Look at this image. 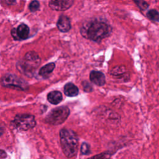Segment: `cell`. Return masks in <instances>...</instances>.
Here are the masks:
<instances>
[{
	"label": "cell",
	"mask_w": 159,
	"mask_h": 159,
	"mask_svg": "<svg viewBox=\"0 0 159 159\" xmlns=\"http://www.w3.org/2000/svg\"><path fill=\"white\" fill-rule=\"evenodd\" d=\"M111 32L112 27L110 25L97 20L90 22L81 29V34L83 37L98 43L109 36Z\"/></svg>",
	"instance_id": "1"
},
{
	"label": "cell",
	"mask_w": 159,
	"mask_h": 159,
	"mask_svg": "<svg viewBox=\"0 0 159 159\" xmlns=\"http://www.w3.org/2000/svg\"><path fill=\"white\" fill-rule=\"evenodd\" d=\"M60 144L64 154L68 158H73L78 150V139L76 134L71 129H62L59 132Z\"/></svg>",
	"instance_id": "2"
},
{
	"label": "cell",
	"mask_w": 159,
	"mask_h": 159,
	"mask_svg": "<svg viewBox=\"0 0 159 159\" xmlns=\"http://www.w3.org/2000/svg\"><path fill=\"white\" fill-rule=\"evenodd\" d=\"M40 62L41 59L38 54L34 51H30L17 62V68L20 72L30 77L35 72Z\"/></svg>",
	"instance_id": "3"
},
{
	"label": "cell",
	"mask_w": 159,
	"mask_h": 159,
	"mask_svg": "<svg viewBox=\"0 0 159 159\" xmlns=\"http://www.w3.org/2000/svg\"><path fill=\"white\" fill-rule=\"evenodd\" d=\"M70 109L66 106H60L53 109L46 116L45 120L47 123L57 125L64 122L70 114Z\"/></svg>",
	"instance_id": "4"
},
{
	"label": "cell",
	"mask_w": 159,
	"mask_h": 159,
	"mask_svg": "<svg viewBox=\"0 0 159 159\" xmlns=\"http://www.w3.org/2000/svg\"><path fill=\"white\" fill-rule=\"evenodd\" d=\"M11 125L19 130H28L35 126L36 120L32 114H19L11 121Z\"/></svg>",
	"instance_id": "5"
},
{
	"label": "cell",
	"mask_w": 159,
	"mask_h": 159,
	"mask_svg": "<svg viewBox=\"0 0 159 159\" xmlns=\"http://www.w3.org/2000/svg\"><path fill=\"white\" fill-rule=\"evenodd\" d=\"M1 83L2 86L17 88L20 90H27L29 88V85L26 81L12 74L4 75L1 78Z\"/></svg>",
	"instance_id": "6"
},
{
	"label": "cell",
	"mask_w": 159,
	"mask_h": 159,
	"mask_svg": "<svg viewBox=\"0 0 159 159\" xmlns=\"http://www.w3.org/2000/svg\"><path fill=\"white\" fill-rule=\"evenodd\" d=\"M74 1L71 0H61V1H50L48 3L49 7L53 10L57 11H66L73 4Z\"/></svg>",
	"instance_id": "7"
},
{
	"label": "cell",
	"mask_w": 159,
	"mask_h": 159,
	"mask_svg": "<svg viewBox=\"0 0 159 159\" xmlns=\"http://www.w3.org/2000/svg\"><path fill=\"white\" fill-rule=\"evenodd\" d=\"M57 26L60 32H67L71 29L70 19L65 15H61L58 19Z\"/></svg>",
	"instance_id": "8"
},
{
	"label": "cell",
	"mask_w": 159,
	"mask_h": 159,
	"mask_svg": "<svg viewBox=\"0 0 159 159\" xmlns=\"http://www.w3.org/2000/svg\"><path fill=\"white\" fill-rule=\"evenodd\" d=\"M90 81L97 86H103L106 83V78L104 75L101 71H92L89 74Z\"/></svg>",
	"instance_id": "9"
},
{
	"label": "cell",
	"mask_w": 159,
	"mask_h": 159,
	"mask_svg": "<svg viewBox=\"0 0 159 159\" xmlns=\"http://www.w3.org/2000/svg\"><path fill=\"white\" fill-rule=\"evenodd\" d=\"M110 74L119 79L128 80L129 74L126 73V68L124 66H116L111 71Z\"/></svg>",
	"instance_id": "10"
},
{
	"label": "cell",
	"mask_w": 159,
	"mask_h": 159,
	"mask_svg": "<svg viewBox=\"0 0 159 159\" xmlns=\"http://www.w3.org/2000/svg\"><path fill=\"white\" fill-rule=\"evenodd\" d=\"M64 93L69 97H74L78 94L79 89L78 87L72 83H66L64 86Z\"/></svg>",
	"instance_id": "11"
},
{
	"label": "cell",
	"mask_w": 159,
	"mask_h": 159,
	"mask_svg": "<svg viewBox=\"0 0 159 159\" xmlns=\"http://www.w3.org/2000/svg\"><path fill=\"white\" fill-rule=\"evenodd\" d=\"M55 67V64L54 63H50L45 66H42L39 72V75L43 77V78H47L50 76L52 72L53 71Z\"/></svg>",
	"instance_id": "12"
},
{
	"label": "cell",
	"mask_w": 159,
	"mask_h": 159,
	"mask_svg": "<svg viewBox=\"0 0 159 159\" xmlns=\"http://www.w3.org/2000/svg\"><path fill=\"white\" fill-rule=\"evenodd\" d=\"M63 99L61 93L58 91H53L49 93L47 95L48 101L52 104H58Z\"/></svg>",
	"instance_id": "13"
},
{
	"label": "cell",
	"mask_w": 159,
	"mask_h": 159,
	"mask_svg": "<svg viewBox=\"0 0 159 159\" xmlns=\"http://www.w3.org/2000/svg\"><path fill=\"white\" fill-rule=\"evenodd\" d=\"M16 29L17 35L19 37L20 40H25L28 38L30 30L29 27L27 25L24 24H20Z\"/></svg>",
	"instance_id": "14"
},
{
	"label": "cell",
	"mask_w": 159,
	"mask_h": 159,
	"mask_svg": "<svg viewBox=\"0 0 159 159\" xmlns=\"http://www.w3.org/2000/svg\"><path fill=\"white\" fill-rule=\"evenodd\" d=\"M147 16L149 19L153 21L159 22V12L155 9L149 10L147 12Z\"/></svg>",
	"instance_id": "15"
},
{
	"label": "cell",
	"mask_w": 159,
	"mask_h": 159,
	"mask_svg": "<svg viewBox=\"0 0 159 159\" xmlns=\"http://www.w3.org/2000/svg\"><path fill=\"white\" fill-rule=\"evenodd\" d=\"M111 154L109 152H103L99 154L93 156L91 158L87 159H109L111 158Z\"/></svg>",
	"instance_id": "16"
},
{
	"label": "cell",
	"mask_w": 159,
	"mask_h": 159,
	"mask_svg": "<svg viewBox=\"0 0 159 159\" xmlns=\"http://www.w3.org/2000/svg\"><path fill=\"white\" fill-rule=\"evenodd\" d=\"M81 153L83 155H89L90 153V147L88 143L83 142L81 145Z\"/></svg>",
	"instance_id": "17"
},
{
	"label": "cell",
	"mask_w": 159,
	"mask_h": 159,
	"mask_svg": "<svg viewBox=\"0 0 159 159\" xmlns=\"http://www.w3.org/2000/svg\"><path fill=\"white\" fill-rule=\"evenodd\" d=\"M29 7L31 12H35L40 7V3L37 1H33L30 3Z\"/></svg>",
	"instance_id": "18"
},
{
	"label": "cell",
	"mask_w": 159,
	"mask_h": 159,
	"mask_svg": "<svg viewBox=\"0 0 159 159\" xmlns=\"http://www.w3.org/2000/svg\"><path fill=\"white\" fill-rule=\"evenodd\" d=\"M134 2L137 4V6L142 10V11H145L148 7V4L143 1H134Z\"/></svg>",
	"instance_id": "19"
},
{
	"label": "cell",
	"mask_w": 159,
	"mask_h": 159,
	"mask_svg": "<svg viewBox=\"0 0 159 159\" xmlns=\"http://www.w3.org/2000/svg\"><path fill=\"white\" fill-rule=\"evenodd\" d=\"M82 86L83 88L84 91L86 92H91L93 90V86L87 81H84L82 82Z\"/></svg>",
	"instance_id": "20"
},
{
	"label": "cell",
	"mask_w": 159,
	"mask_h": 159,
	"mask_svg": "<svg viewBox=\"0 0 159 159\" xmlns=\"http://www.w3.org/2000/svg\"><path fill=\"white\" fill-rule=\"evenodd\" d=\"M11 35H12V37H13V39L16 40H19L20 39L19 37H18L17 35V29H15V28H13L12 30H11Z\"/></svg>",
	"instance_id": "21"
},
{
	"label": "cell",
	"mask_w": 159,
	"mask_h": 159,
	"mask_svg": "<svg viewBox=\"0 0 159 159\" xmlns=\"http://www.w3.org/2000/svg\"><path fill=\"white\" fill-rule=\"evenodd\" d=\"M6 157V153L3 150H1V157L2 158H4Z\"/></svg>",
	"instance_id": "22"
}]
</instances>
